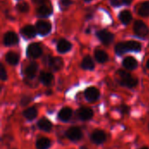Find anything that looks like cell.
Returning a JSON list of instances; mask_svg holds the SVG:
<instances>
[{
	"instance_id": "cell-23",
	"label": "cell",
	"mask_w": 149,
	"mask_h": 149,
	"mask_svg": "<svg viewBox=\"0 0 149 149\" xmlns=\"http://www.w3.org/2000/svg\"><path fill=\"white\" fill-rule=\"evenodd\" d=\"M95 58L100 63H105L108 60V55L102 50H96L94 53Z\"/></svg>"
},
{
	"instance_id": "cell-29",
	"label": "cell",
	"mask_w": 149,
	"mask_h": 149,
	"mask_svg": "<svg viewBox=\"0 0 149 149\" xmlns=\"http://www.w3.org/2000/svg\"><path fill=\"white\" fill-rule=\"evenodd\" d=\"M17 10L18 11L20 12H23V13H25L29 10V4L27 3H18L17 4Z\"/></svg>"
},
{
	"instance_id": "cell-28",
	"label": "cell",
	"mask_w": 149,
	"mask_h": 149,
	"mask_svg": "<svg viewBox=\"0 0 149 149\" xmlns=\"http://www.w3.org/2000/svg\"><path fill=\"white\" fill-rule=\"evenodd\" d=\"M115 52H116L117 54H120V55L125 53V52H127L125 43H119V44L116 45V47H115Z\"/></svg>"
},
{
	"instance_id": "cell-18",
	"label": "cell",
	"mask_w": 149,
	"mask_h": 149,
	"mask_svg": "<svg viewBox=\"0 0 149 149\" xmlns=\"http://www.w3.org/2000/svg\"><path fill=\"white\" fill-rule=\"evenodd\" d=\"M24 116L28 120H34L37 115H38V110L36 107H30V108H27L24 111L23 113Z\"/></svg>"
},
{
	"instance_id": "cell-11",
	"label": "cell",
	"mask_w": 149,
	"mask_h": 149,
	"mask_svg": "<svg viewBox=\"0 0 149 149\" xmlns=\"http://www.w3.org/2000/svg\"><path fill=\"white\" fill-rule=\"evenodd\" d=\"M72 115V110L70 107H64L59 111L58 117L61 121L66 122L71 119Z\"/></svg>"
},
{
	"instance_id": "cell-31",
	"label": "cell",
	"mask_w": 149,
	"mask_h": 149,
	"mask_svg": "<svg viewBox=\"0 0 149 149\" xmlns=\"http://www.w3.org/2000/svg\"><path fill=\"white\" fill-rule=\"evenodd\" d=\"M111 3H112L113 6L117 7V6L121 5V4L123 3V2H122V0H112V1H111Z\"/></svg>"
},
{
	"instance_id": "cell-26",
	"label": "cell",
	"mask_w": 149,
	"mask_h": 149,
	"mask_svg": "<svg viewBox=\"0 0 149 149\" xmlns=\"http://www.w3.org/2000/svg\"><path fill=\"white\" fill-rule=\"evenodd\" d=\"M120 19L125 24H129L131 22V20H132V15H131L130 11H128V10L121 11L120 14Z\"/></svg>"
},
{
	"instance_id": "cell-10",
	"label": "cell",
	"mask_w": 149,
	"mask_h": 149,
	"mask_svg": "<svg viewBox=\"0 0 149 149\" xmlns=\"http://www.w3.org/2000/svg\"><path fill=\"white\" fill-rule=\"evenodd\" d=\"M18 42V38L17 34L13 31H8L3 37V43L5 45H13Z\"/></svg>"
},
{
	"instance_id": "cell-20",
	"label": "cell",
	"mask_w": 149,
	"mask_h": 149,
	"mask_svg": "<svg viewBox=\"0 0 149 149\" xmlns=\"http://www.w3.org/2000/svg\"><path fill=\"white\" fill-rule=\"evenodd\" d=\"M126 45V50L127 52L128 51H134V52H140L141 49V45L140 43L136 41H127L125 43Z\"/></svg>"
},
{
	"instance_id": "cell-13",
	"label": "cell",
	"mask_w": 149,
	"mask_h": 149,
	"mask_svg": "<svg viewBox=\"0 0 149 149\" xmlns=\"http://www.w3.org/2000/svg\"><path fill=\"white\" fill-rule=\"evenodd\" d=\"M63 65H64V62L62 60L61 58H58V57H56V58H52L50 59L49 61V65L50 67L54 70V71H58L60 70L62 67H63Z\"/></svg>"
},
{
	"instance_id": "cell-21",
	"label": "cell",
	"mask_w": 149,
	"mask_h": 149,
	"mask_svg": "<svg viewBox=\"0 0 149 149\" xmlns=\"http://www.w3.org/2000/svg\"><path fill=\"white\" fill-rule=\"evenodd\" d=\"M40 81L45 86H51L53 81V75L50 72H42L40 74Z\"/></svg>"
},
{
	"instance_id": "cell-24",
	"label": "cell",
	"mask_w": 149,
	"mask_h": 149,
	"mask_svg": "<svg viewBox=\"0 0 149 149\" xmlns=\"http://www.w3.org/2000/svg\"><path fill=\"white\" fill-rule=\"evenodd\" d=\"M37 12H38V16L45 17H48V16H50V15L52 14V9L51 6L43 5V6H40V7L38 9Z\"/></svg>"
},
{
	"instance_id": "cell-14",
	"label": "cell",
	"mask_w": 149,
	"mask_h": 149,
	"mask_svg": "<svg viewBox=\"0 0 149 149\" xmlns=\"http://www.w3.org/2000/svg\"><path fill=\"white\" fill-rule=\"evenodd\" d=\"M36 32H37L36 29L31 25H26L21 30L22 35L26 38H31L35 37Z\"/></svg>"
},
{
	"instance_id": "cell-35",
	"label": "cell",
	"mask_w": 149,
	"mask_h": 149,
	"mask_svg": "<svg viewBox=\"0 0 149 149\" xmlns=\"http://www.w3.org/2000/svg\"><path fill=\"white\" fill-rule=\"evenodd\" d=\"M122 2H123V3H126V4H130V3L133 2V0H122Z\"/></svg>"
},
{
	"instance_id": "cell-7",
	"label": "cell",
	"mask_w": 149,
	"mask_h": 149,
	"mask_svg": "<svg viewBox=\"0 0 149 149\" xmlns=\"http://www.w3.org/2000/svg\"><path fill=\"white\" fill-rule=\"evenodd\" d=\"M91 140L95 144H102L107 140V135L102 130H95L91 134Z\"/></svg>"
},
{
	"instance_id": "cell-2",
	"label": "cell",
	"mask_w": 149,
	"mask_h": 149,
	"mask_svg": "<svg viewBox=\"0 0 149 149\" xmlns=\"http://www.w3.org/2000/svg\"><path fill=\"white\" fill-rule=\"evenodd\" d=\"M65 135H66V137L70 141H79L82 138L83 134H82V131L79 127H73L69 128L66 131Z\"/></svg>"
},
{
	"instance_id": "cell-30",
	"label": "cell",
	"mask_w": 149,
	"mask_h": 149,
	"mask_svg": "<svg viewBox=\"0 0 149 149\" xmlns=\"http://www.w3.org/2000/svg\"><path fill=\"white\" fill-rule=\"evenodd\" d=\"M0 76H1V79L3 81H5L7 79V73H6L5 69H4L3 65H1V73H0Z\"/></svg>"
},
{
	"instance_id": "cell-17",
	"label": "cell",
	"mask_w": 149,
	"mask_h": 149,
	"mask_svg": "<svg viewBox=\"0 0 149 149\" xmlns=\"http://www.w3.org/2000/svg\"><path fill=\"white\" fill-rule=\"evenodd\" d=\"M123 65L126 69H128V70H134L137 65H138V63H137V60L133 58V57H127L124 60H123Z\"/></svg>"
},
{
	"instance_id": "cell-4",
	"label": "cell",
	"mask_w": 149,
	"mask_h": 149,
	"mask_svg": "<svg viewBox=\"0 0 149 149\" xmlns=\"http://www.w3.org/2000/svg\"><path fill=\"white\" fill-rule=\"evenodd\" d=\"M85 97L90 102H95L100 98V92L96 87H89L85 91Z\"/></svg>"
},
{
	"instance_id": "cell-1",
	"label": "cell",
	"mask_w": 149,
	"mask_h": 149,
	"mask_svg": "<svg viewBox=\"0 0 149 149\" xmlns=\"http://www.w3.org/2000/svg\"><path fill=\"white\" fill-rule=\"evenodd\" d=\"M117 75L119 77L120 84L124 86H127V87H129V88H133L138 83L137 79L134 77H133L130 73L127 72L126 71L120 70V71L117 72Z\"/></svg>"
},
{
	"instance_id": "cell-37",
	"label": "cell",
	"mask_w": 149,
	"mask_h": 149,
	"mask_svg": "<svg viewBox=\"0 0 149 149\" xmlns=\"http://www.w3.org/2000/svg\"><path fill=\"white\" fill-rule=\"evenodd\" d=\"M140 149H149L148 147H144V148H140Z\"/></svg>"
},
{
	"instance_id": "cell-12",
	"label": "cell",
	"mask_w": 149,
	"mask_h": 149,
	"mask_svg": "<svg viewBox=\"0 0 149 149\" xmlns=\"http://www.w3.org/2000/svg\"><path fill=\"white\" fill-rule=\"evenodd\" d=\"M38 65L37 63L35 62H32L26 68H25V71H24V73H25V76L29 79H33L37 73V71H38Z\"/></svg>"
},
{
	"instance_id": "cell-16",
	"label": "cell",
	"mask_w": 149,
	"mask_h": 149,
	"mask_svg": "<svg viewBox=\"0 0 149 149\" xmlns=\"http://www.w3.org/2000/svg\"><path fill=\"white\" fill-rule=\"evenodd\" d=\"M38 126L39 129H41L45 132H50L52 128V122L49 120H47L46 118H42L41 120H39V121L38 122Z\"/></svg>"
},
{
	"instance_id": "cell-8",
	"label": "cell",
	"mask_w": 149,
	"mask_h": 149,
	"mask_svg": "<svg viewBox=\"0 0 149 149\" xmlns=\"http://www.w3.org/2000/svg\"><path fill=\"white\" fill-rule=\"evenodd\" d=\"M134 31L137 35L141 37H145L148 33V29L147 25L142 22V21H136L134 24Z\"/></svg>"
},
{
	"instance_id": "cell-3",
	"label": "cell",
	"mask_w": 149,
	"mask_h": 149,
	"mask_svg": "<svg viewBox=\"0 0 149 149\" xmlns=\"http://www.w3.org/2000/svg\"><path fill=\"white\" fill-rule=\"evenodd\" d=\"M36 30L40 34V35H46L48 34L51 30H52V25L49 22L47 21H44V20H40L37 23L36 25Z\"/></svg>"
},
{
	"instance_id": "cell-19",
	"label": "cell",
	"mask_w": 149,
	"mask_h": 149,
	"mask_svg": "<svg viewBox=\"0 0 149 149\" xmlns=\"http://www.w3.org/2000/svg\"><path fill=\"white\" fill-rule=\"evenodd\" d=\"M51 141L47 138H40L36 142L37 149H48L51 147Z\"/></svg>"
},
{
	"instance_id": "cell-33",
	"label": "cell",
	"mask_w": 149,
	"mask_h": 149,
	"mask_svg": "<svg viewBox=\"0 0 149 149\" xmlns=\"http://www.w3.org/2000/svg\"><path fill=\"white\" fill-rule=\"evenodd\" d=\"M120 111H121V113H122L123 114H125V113H127V111H128V107H127V106H122V107H120Z\"/></svg>"
},
{
	"instance_id": "cell-9",
	"label": "cell",
	"mask_w": 149,
	"mask_h": 149,
	"mask_svg": "<svg viewBox=\"0 0 149 149\" xmlns=\"http://www.w3.org/2000/svg\"><path fill=\"white\" fill-rule=\"evenodd\" d=\"M97 36L101 40V42L105 45H109L113 40V35L107 31H100L97 32Z\"/></svg>"
},
{
	"instance_id": "cell-27",
	"label": "cell",
	"mask_w": 149,
	"mask_h": 149,
	"mask_svg": "<svg viewBox=\"0 0 149 149\" xmlns=\"http://www.w3.org/2000/svg\"><path fill=\"white\" fill-rule=\"evenodd\" d=\"M138 13L142 17L149 16V2H144L140 5Z\"/></svg>"
},
{
	"instance_id": "cell-22",
	"label": "cell",
	"mask_w": 149,
	"mask_h": 149,
	"mask_svg": "<svg viewBox=\"0 0 149 149\" xmlns=\"http://www.w3.org/2000/svg\"><path fill=\"white\" fill-rule=\"evenodd\" d=\"M5 59L6 61L11 65H16L17 63H18V60H19V56L15 53V52H10L6 54V57H5Z\"/></svg>"
},
{
	"instance_id": "cell-36",
	"label": "cell",
	"mask_w": 149,
	"mask_h": 149,
	"mask_svg": "<svg viewBox=\"0 0 149 149\" xmlns=\"http://www.w3.org/2000/svg\"><path fill=\"white\" fill-rule=\"evenodd\" d=\"M147 67H148V69H149V59L148 60V62H147Z\"/></svg>"
},
{
	"instance_id": "cell-6",
	"label": "cell",
	"mask_w": 149,
	"mask_h": 149,
	"mask_svg": "<svg viewBox=\"0 0 149 149\" xmlns=\"http://www.w3.org/2000/svg\"><path fill=\"white\" fill-rule=\"evenodd\" d=\"M78 117L81 120H89L93 117V111L89 107H81L78 110Z\"/></svg>"
},
{
	"instance_id": "cell-38",
	"label": "cell",
	"mask_w": 149,
	"mask_h": 149,
	"mask_svg": "<svg viewBox=\"0 0 149 149\" xmlns=\"http://www.w3.org/2000/svg\"><path fill=\"white\" fill-rule=\"evenodd\" d=\"M85 1H86V2H90L91 0H85Z\"/></svg>"
},
{
	"instance_id": "cell-39",
	"label": "cell",
	"mask_w": 149,
	"mask_h": 149,
	"mask_svg": "<svg viewBox=\"0 0 149 149\" xmlns=\"http://www.w3.org/2000/svg\"><path fill=\"white\" fill-rule=\"evenodd\" d=\"M81 149H87L86 148H81Z\"/></svg>"
},
{
	"instance_id": "cell-5",
	"label": "cell",
	"mask_w": 149,
	"mask_h": 149,
	"mask_svg": "<svg viewBox=\"0 0 149 149\" xmlns=\"http://www.w3.org/2000/svg\"><path fill=\"white\" fill-rule=\"evenodd\" d=\"M42 54V48L38 44H31L27 48V55L31 58H36Z\"/></svg>"
},
{
	"instance_id": "cell-15",
	"label": "cell",
	"mask_w": 149,
	"mask_h": 149,
	"mask_svg": "<svg viewBox=\"0 0 149 149\" xmlns=\"http://www.w3.org/2000/svg\"><path fill=\"white\" fill-rule=\"evenodd\" d=\"M72 48V45L71 43H69L67 40L65 39H61L60 41H58V45H57V49L60 53H65L67 52L68 51H70Z\"/></svg>"
},
{
	"instance_id": "cell-32",
	"label": "cell",
	"mask_w": 149,
	"mask_h": 149,
	"mask_svg": "<svg viewBox=\"0 0 149 149\" xmlns=\"http://www.w3.org/2000/svg\"><path fill=\"white\" fill-rule=\"evenodd\" d=\"M60 3L63 6L67 7V6H69L72 3V0H60Z\"/></svg>"
},
{
	"instance_id": "cell-34",
	"label": "cell",
	"mask_w": 149,
	"mask_h": 149,
	"mask_svg": "<svg viewBox=\"0 0 149 149\" xmlns=\"http://www.w3.org/2000/svg\"><path fill=\"white\" fill-rule=\"evenodd\" d=\"M45 0H33V2L37 4H42Z\"/></svg>"
},
{
	"instance_id": "cell-25",
	"label": "cell",
	"mask_w": 149,
	"mask_h": 149,
	"mask_svg": "<svg viewBox=\"0 0 149 149\" xmlns=\"http://www.w3.org/2000/svg\"><path fill=\"white\" fill-rule=\"evenodd\" d=\"M81 66L85 70H93L94 68V63H93V59L91 58V57H89V56L85 57L81 63Z\"/></svg>"
}]
</instances>
